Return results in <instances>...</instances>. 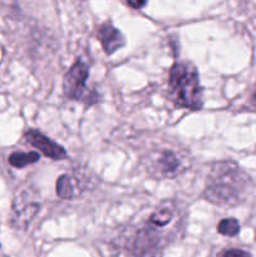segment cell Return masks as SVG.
<instances>
[{"label": "cell", "mask_w": 256, "mask_h": 257, "mask_svg": "<svg viewBox=\"0 0 256 257\" xmlns=\"http://www.w3.org/2000/svg\"><path fill=\"white\" fill-rule=\"evenodd\" d=\"M250 185V177L235 162H217L207 176L205 197L216 205H235L245 197Z\"/></svg>", "instance_id": "1"}, {"label": "cell", "mask_w": 256, "mask_h": 257, "mask_svg": "<svg viewBox=\"0 0 256 257\" xmlns=\"http://www.w3.org/2000/svg\"><path fill=\"white\" fill-rule=\"evenodd\" d=\"M170 98L176 107L200 110L202 108V87L198 70L191 62H177L170 70Z\"/></svg>", "instance_id": "2"}, {"label": "cell", "mask_w": 256, "mask_h": 257, "mask_svg": "<svg viewBox=\"0 0 256 257\" xmlns=\"http://www.w3.org/2000/svg\"><path fill=\"white\" fill-rule=\"evenodd\" d=\"M168 232L172 231L156 227L147 221L124 238L123 255L124 257H157L168 241Z\"/></svg>", "instance_id": "3"}, {"label": "cell", "mask_w": 256, "mask_h": 257, "mask_svg": "<svg viewBox=\"0 0 256 257\" xmlns=\"http://www.w3.org/2000/svg\"><path fill=\"white\" fill-rule=\"evenodd\" d=\"M89 77V68L80 59L75 60L63 79V92L69 99L85 102L88 105L98 102V98L87 92V79Z\"/></svg>", "instance_id": "4"}, {"label": "cell", "mask_w": 256, "mask_h": 257, "mask_svg": "<svg viewBox=\"0 0 256 257\" xmlns=\"http://www.w3.org/2000/svg\"><path fill=\"white\" fill-rule=\"evenodd\" d=\"M148 171L155 177L172 178L186 168L185 158L177 151L158 150L148 157Z\"/></svg>", "instance_id": "5"}, {"label": "cell", "mask_w": 256, "mask_h": 257, "mask_svg": "<svg viewBox=\"0 0 256 257\" xmlns=\"http://www.w3.org/2000/svg\"><path fill=\"white\" fill-rule=\"evenodd\" d=\"M13 211H14V222L19 227L25 228L29 225L30 220L39 211V202H38L37 197L33 195L32 191L25 190L20 192L15 198Z\"/></svg>", "instance_id": "6"}, {"label": "cell", "mask_w": 256, "mask_h": 257, "mask_svg": "<svg viewBox=\"0 0 256 257\" xmlns=\"http://www.w3.org/2000/svg\"><path fill=\"white\" fill-rule=\"evenodd\" d=\"M25 142L29 143L34 148L39 150L45 157H49L54 161H62L67 158V152L64 148L58 143L53 142L50 138L40 133L37 130L28 131L24 135Z\"/></svg>", "instance_id": "7"}, {"label": "cell", "mask_w": 256, "mask_h": 257, "mask_svg": "<svg viewBox=\"0 0 256 257\" xmlns=\"http://www.w3.org/2000/svg\"><path fill=\"white\" fill-rule=\"evenodd\" d=\"M97 37L102 44L103 49H104L105 54L108 55L113 54L115 50L120 49L125 44V39L122 33L117 28L113 27L109 22L103 23L98 27Z\"/></svg>", "instance_id": "8"}, {"label": "cell", "mask_w": 256, "mask_h": 257, "mask_svg": "<svg viewBox=\"0 0 256 257\" xmlns=\"http://www.w3.org/2000/svg\"><path fill=\"white\" fill-rule=\"evenodd\" d=\"M40 158L38 152H14L9 156V163L15 168H24L28 165L38 162Z\"/></svg>", "instance_id": "9"}, {"label": "cell", "mask_w": 256, "mask_h": 257, "mask_svg": "<svg viewBox=\"0 0 256 257\" xmlns=\"http://www.w3.org/2000/svg\"><path fill=\"white\" fill-rule=\"evenodd\" d=\"M74 186H73L70 177H68V175L60 176L57 180V195L60 198L69 200V198L74 197Z\"/></svg>", "instance_id": "10"}, {"label": "cell", "mask_w": 256, "mask_h": 257, "mask_svg": "<svg viewBox=\"0 0 256 257\" xmlns=\"http://www.w3.org/2000/svg\"><path fill=\"white\" fill-rule=\"evenodd\" d=\"M217 232L223 236L232 237L240 232V223L235 218H223L217 225Z\"/></svg>", "instance_id": "11"}, {"label": "cell", "mask_w": 256, "mask_h": 257, "mask_svg": "<svg viewBox=\"0 0 256 257\" xmlns=\"http://www.w3.org/2000/svg\"><path fill=\"white\" fill-rule=\"evenodd\" d=\"M222 257H251L248 252L243 250H238V248H232V250H227L223 253Z\"/></svg>", "instance_id": "12"}, {"label": "cell", "mask_w": 256, "mask_h": 257, "mask_svg": "<svg viewBox=\"0 0 256 257\" xmlns=\"http://www.w3.org/2000/svg\"><path fill=\"white\" fill-rule=\"evenodd\" d=\"M125 4L131 8H135V9H141V8L146 7V5H147V3L146 2H127Z\"/></svg>", "instance_id": "13"}, {"label": "cell", "mask_w": 256, "mask_h": 257, "mask_svg": "<svg viewBox=\"0 0 256 257\" xmlns=\"http://www.w3.org/2000/svg\"><path fill=\"white\" fill-rule=\"evenodd\" d=\"M252 102L256 104V93H255V95H253V98H252Z\"/></svg>", "instance_id": "14"}]
</instances>
